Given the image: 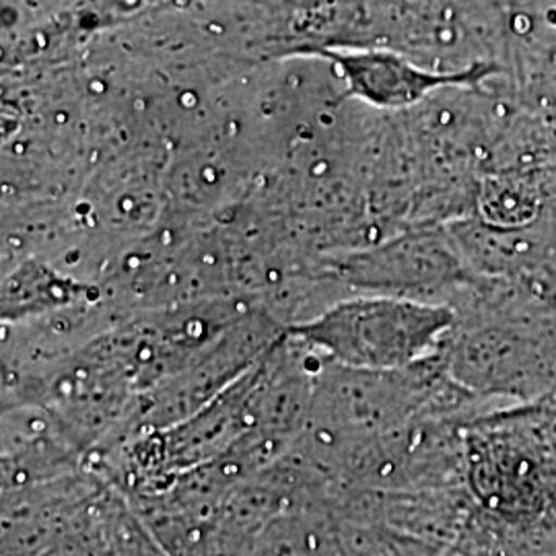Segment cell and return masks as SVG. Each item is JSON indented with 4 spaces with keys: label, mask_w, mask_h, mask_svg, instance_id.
Listing matches in <instances>:
<instances>
[{
    "label": "cell",
    "mask_w": 556,
    "mask_h": 556,
    "mask_svg": "<svg viewBox=\"0 0 556 556\" xmlns=\"http://www.w3.org/2000/svg\"><path fill=\"white\" fill-rule=\"evenodd\" d=\"M79 298V289L71 282L60 278H50L46 273H31L11 278L7 285L2 309L4 319L20 321V319L41 316L46 312L66 307Z\"/></svg>",
    "instance_id": "8992f818"
},
{
    "label": "cell",
    "mask_w": 556,
    "mask_h": 556,
    "mask_svg": "<svg viewBox=\"0 0 556 556\" xmlns=\"http://www.w3.org/2000/svg\"><path fill=\"white\" fill-rule=\"evenodd\" d=\"M319 56L337 66L349 96L386 110L410 108L441 87L475 85L491 73V66L433 73L386 50H319Z\"/></svg>",
    "instance_id": "3957f363"
},
{
    "label": "cell",
    "mask_w": 556,
    "mask_h": 556,
    "mask_svg": "<svg viewBox=\"0 0 556 556\" xmlns=\"http://www.w3.org/2000/svg\"><path fill=\"white\" fill-rule=\"evenodd\" d=\"M87 447L73 429L38 402L4 406L2 493L31 489L85 468Z\"/></svg>",
    "instance_id": "7a4b0ae2"
},
{
    "label": "cell",
    "mask_w": 556,
    "mask_h": 556,
    "mask_svg": "<svg viewBox=\"0 0 556 556\" xmlns=\"http://www.w3.org/2000/svg\"><path fill=\"white\" fill-rule=\"evenodd\" d=\"M459 273V260L443 239L418 236L351 260L344 275L369 293L425 299L456 285Z\"/></svg>",
    "instance_id": "277c9868"
},
{
    "label": "cell",
    "mask_w": 556,
    "mask_h": 556,
    "mask_svg": "<svg viewBox=\"0 0 556 556\" xmlns=\"http://www.w3.org/2000/svg\"><path fill=\"white\" fill-rule=\"evenodd\" d=\"M338 556H445L415 538L397 534L378 519L337 511Z\"/></svg>",
    "instance_id": "5b68a950"
},
{
    "label": "cell",
    "mask_w": 556,
    "mask_h": 556,
    "mask_svg": "<svg viewBox=\"0 0 556 556\" xmlns=\"http://www.w3.org/2000/svg\"><path fill=\"white\" fill-rule=\"evenodd\" d=\"M456 326V307L450 303L365 293L337 301L285 332L319 361L363 371H402L441 355Z\"/></svg>",
    "instance_id": "6da1fadb"
}]
</instances>
